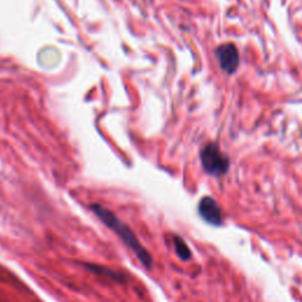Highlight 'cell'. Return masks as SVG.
<instances>
[{
  "label": "cell",
  "mask_w": 302,
  "mask_h": 302,
  "mask_svg": "<svg viewBox=\"0 0 302 302\" xmlns=\"http://www.w3.org/2000/svg\"><path fill=\"white\" fill-rule=\"evenodd\" d=\"M91 210H92L94 215H96L103 223L110 228L115 234L118 235V238L128 246L129 248L135 253V255L138 257L141 263L147 268H151L152 265V257L150 253L142 246L140 240L135 235V232L126 225L124 222H122L119 218L115 215L114 213L105 208L100 205H91Z\"/></svg>",
  "instance_id": "6da1fadb"
},
{
  "label": "cell",
  "mask_w": 302,
  "mask_h": 302,
  "mask_svg": "<svg viewBox=\"0 0 302 302\" xmlns=\"http://www.w3.org/2000/svg\"><path fill=\"white\" fill-rule=\"evenodd\" d=\"M201 161L207 172L215 176L227 173L229 159L215 143H208L201 151Z\"/></svg>",
  "instance_id": "7a4b0ae2"
},
{
  "label": "cell",
  "mask_w": 302,
  "mask_h": 302,
  "mask_svg": "<svg viewBox=\"0 0 302 302\" xmlns=\"http://www.w3.org/2000/svg\"><path fill=\"white\" fill-rule=\"evenodd\" d=\"M216 56L218 61H220L221 68L228 74H234L236 69L239 68L240 54L234 44L227 43L218 46L216 50Z\"/></svg>",
  "instance_id": "3957f363"
},
{
  "label": "cell",
  "mask_w": 302,
  "mask_h": 302,
  "mask_svg": "<svg viewBox=\"0 0 302 302\" xmlns=\"http://www.w3.org/2000/svg\"><path fill=\"white\" fill-rule=\"evenodd\" d=\"M198 212L201 216L205 218L207 222L212 224H221L222 222V213L220 207L217 206L215 199L212 197H205L201 199L198 205Z\"/></svg>",
  "instance_id": "277c9868"
},
{
  "label": "cell",
  "mask_w": 302,
  "mask_h": 302,
  "mask_svg": "<svg viewBox=\"0 0 302 302\" xmlns=\"http://www.w3.org/2000/svg\"><path fill=\"white\" fill-rule=\"evenodd\" d=\"M85 267L89 269V271L96 273V274H99V275H104V276H108V278L110 279H114V280H121L122 279V275L119 274V273H116L114 271H111V269H108L105 267H102V265H98V264H90V263H85L84 264ZM123 280V279H122Z\"/></svg>",
  "instance_id": "5b68a950"
},
{
  "label": "cell",
  "mask_w": 302,
  "mask_h": 302,
  "mask_svg": "<svg viewBox=\"0 0 302 302\" xmlns=\"http://www.w3.org/2000/svg\"><path fill=\"white\" fill-rule=\"evenodd\" d=\"M174 243H175V249H176L177 255L180 256L182 260L190 259V256H191L190 250H189L188 246L185 245V242L180 238V236H175Z\"/></svg>",
  "instance_id": "8992f818"
}]
</instances>
